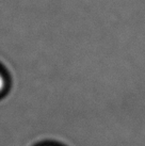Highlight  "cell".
<instances>
[{
	"instance_id": "1",
	"label": "cell",
	"mask_w": 145,
	"mask_h": 146,
	"mask_svg": "<svg viewBox=\"0 0 145 146\" xmlns=\"http://www.w3.org/2000/svg\"><path fill=\"white\" fill-rule=\"evenodd\" d=\"M7 84H8L7 78H5V76H4L3 74L1 73V70H0V95L7 90V88H8Z\"/></svg>"
},
{
	"instance_id": "2",
	"label": "cell",
	"mask_w": 145,
	"mask_h": 146,
	"mask_svg": "<svg viewBox=\"0 0 145 146\" xmlns=\"http://www.w3.org/2000/svg\"><path fill=\"white\" fill-rule=\"evenodd\" d=\"M41 146H58V145H55V144H44V145H41Z\"/></svg>"
}]
</instances>
